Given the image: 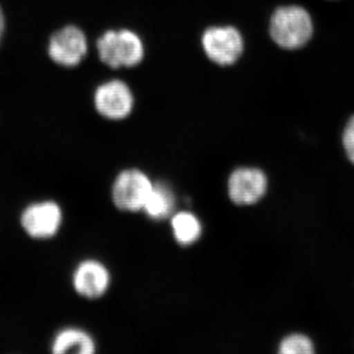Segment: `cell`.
I'll return each mask as SVG.
<instances>
[{
	"label": "cell",
	"instance_id": "obj_5",
	"mask_svg": "<svg viewBox=\"0 0 354 354\" xmlns=\"http://www.w3.org/2000/svg\"><path fill=\"white\" fill-rule=\"evenodd\" d=\"M87 51V38L76 26H66L55 32L48 43V55L53 62L64 67L80 64Z\"/></svg>",
	"mask_w": 354,
	"mask_h": 354
},
{
	"label": "cell",
	"instance_id": "obj_9",
	"mask_svg": "<svg viewBox=\"0 0 354 354\" xmlns=\"http://www.w3.org/2000/svg\"><path fill=\"white\" fill-rule=\"evenodd\" d=\"M111 276L106 268L94 260L84 261L77 267L73 276V285L79 295L84 297H101L108 290Z\"/></svg>",
	"mask_w": 354,
	"mask_h": 354
},
{
	"label": "cell",
	"instance_id": "obj_2",
	"mask_svg": "<svg viewBox=\"0 0 354 354\" xmlns=\"http://www.w3.org/2000/svg\"><path fill=\"white\" fill-rule=\"evenodd\" d=\"M97 48L102 64L111 68L136 66L145 53L138 35L127 29L104 32L97 39Z\"/></svg>",
	"mask_w": 354,
	"mask_h": 354
},
{
	"label": "cell",
	"instance_id": "obj_11",
	"mask_svg": "<svg viewBox=\"0 0 354 354\" xmlns=\"http://www.w3.org/2000/svg\"><path fill=\"white\" fill-rule=\"evenodd\" d=\"M174 208V194L164 184H153L143 211L153 220H164L171 216Z\"/></svg>",
	"mask_w": 354,
	"mask_h": 354
},
{
	"label": "cell",
	"instance_id": "obj_13",
	"mask_svg": "<svg viewBox=\"0 0 354 354\" xmlns=\"http://www.w3.org/2000/svg\"><path fill=\"white\" fill-rule=\"evenodd\" d=\"M279 351L281 354H312L314 353V346L308 337L293 334L281 341Z\"/></svg>",
	"mask_w": 354,
	"mask_h": 354
},
{
	"label": "cell",
	"instance_id": "obj_14",
	"mask_svg": "<svg viewBox=\"0 0 354 354\" xmlns=\"http://www.w3.org/2000/svg\"><path fill=\"white\" fill-rule=\"evenodd\" d=\"M342 145L348 160L354 165V115L349 118L342 133Z\"/></svg>",
	"mask_w": 354,
	"mask_h": 354
},
{
	"label": "cell",
	"instance_id": "obj_8",
	"mask_svg": "<svg viewBox=\"0 0 354 354\" xmlns=\"http://www.w3.org/2000/svg\"><path fill=\"white\" fill-rule=\"evenodd\" d=\"M62 213L55 202L32 204L23 212L21 223L25 232L35 239H48L57 234L62 225Z\"/></svg>",
	"mask_w": 354,
	"mask_h": 354
},
{
	"label": "cell",
	"instance_id": "obj_4",
	"mask_svg": "<svg viewBox=\"0 0 354 354\" xmlns=\"http://www.w3.org/2000/svg\"><path fill=\"white\" fill-rule=\"evenodd\" d=\"M153 187L152 181L144 172L134 169L122 171L113 183L114 205L122 211L143 209Z\"/></svg>",
	"mask_w": 354,
	"mask_h": 354
},
{
	"label": "cell",
	"instance_id": "obj_1",
	"mask_svg": "<svg viewBox=\"0 0 354 354\" xmlns=\"http://www.w3.org/2000/svg\"><path fill=\"white\" fill-rule=\"evenodd\" d=\"M270 36L279 48L297 50L309 43L314 34L311 14L300 6L279 7L272 14Z\"/></svg>",
	"mask_w": 354,
	"mask_h": 354
},
{
	"label": "cell",
	"instance_id": "obj_7",
	"mask_svg": "<svg viewBox=\"0 0 354 354\" xmlns=\"http://www.w3.org/2000/svg\"><path fill=\"white\" fill-rule=\"evenodd\" d=\"M267 188V176L261 169L254 167L235 169L228 179L230 200L241 206H249L260 201Z\"/></svg>",
	"mask_w": 354,
	"mask_h": 354
},
{
	"label": "cell",
	"instance_id": "obj_10",
	"mask_svg": "<svg viewBox=\"0 0 354 354\" xmlns=\"http://www.w3.org/2000/svg\"><path fill=\"white\" fill-rule=\"evenodd\" d=\"M95 351V342L92 337L84 330L73 328L58 333L53 342V353L57 354H92Z\"/></svg>",
	"mask_w": 354,
	"mask_h": 354
},
{
	"label": "cell",
	"instance_id": "obj_15",
	"mask_svg": "<svg viewBox=\"0 0 354 354\" xmlns=\"http://www.w3.org/2000/svg\"><path fill=\"white\" fill-rule=\"evenodd\" d=\"M4 29H6V17H4L3 11H2L1 6H0V39L2 38Z\"/></svg>",
	"mask_w": 354,
	"mask_h": 354
},
{
	"label": "cell",
	"instance_id": "obj_16",
	"mask_svg": "<svg viewBox=\"0 0 354 354\" xmlns=\"http://www.w3.org/2000/svg\"><path fill=\"white\" fill-rule=\"evenodd\" d=\"M330 1H335V0H330Z\"/></svg>",
	"mask_w": 354,
	"mask_h": 354
},
{
	"label": "cell",
	"instance_id": "obj_3",
	"mask_svg": "<svg viewBox=\"0 0 354 354\" xmlns=\"http://www.w3.org/2000/svg\"><path fill=\"white\" fill-rule=\"evenodd\" d=\"M201 41L207 57L221 66L234 64L244 50L243 37L232 26L208 28L203 32Z\"/></svg>",
	"mask_w": 354,
	"mask_h": 354
},
{
	"label": "cell",
	"instance_id": "obj_12",
	"mask_svg": "<svg viewBox=\"0 0 354 354\" xmlns=\"http://www.w3.org/2000/svg\"><path fill=\"white\" fill-rule=\"evenodd\" d=\"M171 225L174 237L181 245L195 243L201 235V223L196 216L188 212L176 214L172 218Z\"/></svg>",
	"mask_w": 354,
	"mask_h": 354
},
{
	"label": "cell",
	"instance_id": "obj_6",
	"mask_svg": "<svg viewBox=\"0 0 354 354\" xmlns=\"http://www.w3.org/2000/svg\"><path fill=\"white\" fill-rule=\"evenodd\" d=\"M134 106V97L123 81L111 80L102 84L95 92V106L97 113L111 120L127 118Z\"/></svg>",
	"mask_w": 354,
	"mask_h": 354
},
{
	"label": "cell",
	"instance_id": "obj_17",
	"mask_svg": "<svg viewBox=\"0 0 354 354\" xmlns=\"http://www.w3.org/2000/svg\"><path fill=\"white\" fill-rule=\"evenodd\" d=\"M0 41H1V39H0Z\"/></svg>",
	"mask_w": 354,
	"mask_h": 354
}]
</instances>
